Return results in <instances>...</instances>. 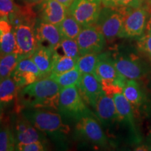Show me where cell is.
I'll list each match as a JSON object with an SVG mask.
<instances>
[{
    "mask_svg": "<svg viewBox=\"0 0 151 151\" xmlns=\"http://www.w3.org/2000/svg\"><path fill=\"white\" fill-rule=\"evenodd\" d=\"M22 57L16 52L6 55L0 58V81L10 77L17 64Z\"/></svg>",
    "mask_w": 151,
    "mask_h": 151,
    "instance_id": "obj_27",
    "label": "cell"
},
{
    "mask_svg": "<svg viewBox=\"0 0 151 151\" xmlns=\"http://www.w3.org/2000/svg\"><path fill=\"white\" fill-rule=\"evenodd\" d=\"M31 58L39 68L43 78L48 77L51 73L53 50L46 46H37Z\"/></svg>",
    "mask_w": 151,
    "mask_h": 151,
    "instance_id": "obj_21",
    "label": "cell"
},
{
    "mask_svg": "<svg viewBox=\"0 0 151 151\" xmlns=\"http://www.w3.org/2000/svg\"><path fill=\"white\" fill-rule=\"evenodd\" d=\"M20 113L37 129L59 143L65 141L70 134V127L65 123L59 112L56 113L49 109H26Z\"/></svg>",
    "mask_w": 151,
    "mask_h": 151,
    "instance_id": "obj_2",
    "label": "cell"
},
{
    "mask_svg": "<svg viewBox=\"0 0 151 151\" xmlns=\"http://www.w3.org/2000/svg\"><path fill=\"white\" fill-rule=\"evenodd\" d=\"M122 93L130 103L134 111H139L145 104V94L137 80L127 79Z\"/></svg>",
    "mask_w": 151,
    "mask_h": 151,
    "instance_id": "obj_20",
    "label": "cell"
},
{
    "mask_svg": "<svg viewBox=\"0 0 151 151\" xmlns=\"http://www.w3.org/2000/svg\"><path fill=\"white\" fill-rule=\"evenodd\" d=\"M20 88L12 77L0 81V107L2 109L11 104H16Z\"/></svg>",
    "mask_w": 151,
    "mask_h": 151,
    "instance_id": "obj_23",
    "label": "cell"
},
{
    "mask_svg": "<svg viewBox=\"0 0 151 151\" xmlns=\"http://www.w3.org/2000/svg\"><path fill=\"white\" fill-rule=\"evenodd\" d=\"M93 75L101 83L105 93L110 96L116 93H121L127 80L117 70L109 52L99 54V61Z\"/></svg>",
    "mask_w": 151,
    "mask_h": 151,
    "instance_id": "obj_3",
    "label": "cell"
},
{
    "mask_svg": "<svg viewBox=\"0 0 151 151\" xmlns=\"http://www.w3.org/2000/svg\"><path fill=\"white\" fill-rule=\"evenodd\" d=\"M16 6L14 0H0V18L9 17Z\"/></svg>",
    "mask_w": 151,
    "mask_h": 151,
    "instance_id": "obj_34",
    "label": "cell"
},
{
    "mask_svg": "<svg viewBox=\"0 0 151 151\" xmlns=\"http://www.w3.org/2000/svg\"><path fill=\"white\" fill-rule=\"evenodd\" d=\"M118 113V122L127 126L134 135L137 134L134 114L130 103L122 93H116L112 96Z\"/></svg>",
    "mask_w": 151,
    "mask_h": 151,
    "instance_id": "obj_18",
    "label": "cell"
},
{
    "mask_svg": "<svg viewBox=\"0 0 151 151\" xmlns=\"http://www.w3.org/2000/svg\"><path fill=\"white\" fill-rule=\"evenodd\" d=\"M76 87L85 102L93 109L98 98L104 92L101 83L93 74L90 73L81 75Z\"/></svg>",
    "mask_w": 151,
    "mask_h": 151,
    "instance_id": "obj_16",
    "label": "cell"
},
{
    "mask_svg": "<svg viewBox=\"0 0 151 151\" xmlns=\"http://www.w3.org/2000/svg\"><path fill=\"white\" fill-rule=\"evenodd\" d=\"M137 50L144 55L151 62V32H147L146 34L138 38L136 42Z\"/></svg>",
    "mask_w": 151,
    "mask_h": 151,
    "instance_id": "obj_31",
    "label": "cell"
},
{
    "mask_svg": "<svg viewBox=\"0 0 151 151\" xmlns=\"http://www.w3.org/2000/svg\"><path fill=\"white\" fill-rule=\"evenodd\" d=\"M58 111L64 118L78 121L86 115H92L85 104L76 86L61 88Z\"/></svg>",
    "mask_w": 151,
    "mask_h": 151,
    "instance_id": "obj_4",
    "label": "cell"
},
{
    "mask_svg": "<svg viewBox=\"0 0 151 151\" xmlns=\"http://www.w3.org/2000/svg\"><path fill=\"white\" fill-rule=\"evenodd\" d=\"M1 117H2V114H1V107H0V121H1Z\"/></svg>",
    "mask_w": 151,
    "mask_h": 151,
    "instance_id": "obj_38",
    "label": "cell"
},
{
    "mask_svg": "<svg viewBox=\"0 0 151 151\" xmlns=\"http://www.w3.org/2000/svg\"><path fill=\"white\" fill-rule=\"evenodd\" d=\"M16 141L10 120L3 119L2 116L0 121V151L16 150Z\"/></svg>",
    "mask_w": 151,
    "mask_h": 151,
    "instance_id": "obj_24",
    "label": "cell"
},
{
    "mask_svg": "<svg viewBox=\"0 0 151 151\" xmlns=\"http://www.w3.org/2000/svg\"><path fill=\"white\" fill-rule=\"evenodd\" d=\"M99 61V54L90 53L81 55L77 60L76 67L81 74L90 73L94 74V70Z\"/></svg>",
    "mask_w": 151,
    "mask_h": 151,
    "instance_id": "obj_30",
    "label": "cell"
},
{
    "mask_svg": "<svg viewBox=\"0 0 151 151\" xmlns=\"http://www.w3.org/2000/svg\"><path fill=\"white\" fill-rule=\"evenodd\" d=\"M53 52L58 55L67 56L78 60L81 55L76 39L62 38L59 44L53 50Z\"/></svg>",
    "mask_w": 151,
    "mask_h": 151,
    "instance_id": "obj_26",
    "label": "cell"
},
{
    "mask_svg": "<svg viewBox=\"0 0 151 151\" xmlns=\"http://www.w3.org/2000/svg\"><path fill=\"white\" fill-rule=\"evenodd\" d=\"M58 28L62 38L76 39L83 27L76 21V20L69 13L61 23L58 25Z\"/></svg>",
    "mask_w": 151,
    "mask_h": 151,
    "instance_id": "obj_25",
    "label": "cell"
},
{
    "mask_svg": "<svg viewBox=\"0 0 151 151\" xmlns=\"http://www.w3.org/2000/svg\"><path fill=\"white\" fill-rule=\"evenodd\" d=\"M21 1L24 4L34 6H37L38 4H40L41 1H43V0H21Z\"/></svg>",
    "mask_w": 151,
    "mask_h": 151,
    "instance_id": "obj_35",
    "label": "cell"
},
{
    "mask_svg": "<svg viewBox=\"0 0 151 151\" xmlns=\"http://www.w3.org/2000/svg\"><path fill=\"white\" fill-rule=\"evenodd\" d=\"M76 41L81 55L99 54L106 46V38L94 25L83 27Z\"/></svg>",
    "mask_w": 151,
    "mask_h": 151,
    "instance_id": "obj_10",
    "label": "cell"
},
{
    "mask_svg": "<svg viewBox=\"0 0 151 151\" xmlns=\"http://www.w3.org/2000/svg\"><path fill=\"white\" fill-rule=\"evenodd\" d=\"M144 0H101L103 6L134 8L143 6Z\"/></svg>",
    "mask_w": 151,
    "mask_h": 151,
    "instance_id": "obj_32",
    "label": "cell"
},
{
    "mask_svg": "<svg viewBox=\"0 0 151 151\" xmlns=\"http://www.w3.org/2000/svg\"><path fill=\"white\" fill-rule=\"evenodd\" d=\"M94 109L96 117L103 125L110 126L118 121L114 99L105 92L98 98Z\"/></svg>",
    "mask_w": 151,
    "mask_h": 151,
    "instance_id": "obj_17",
    "label": "cell"
},
{
    "mask_svg": "<svg viewBox=\"0 0 151 151\" xmlns=\"http://www.w3.org/2000/svg\"><path fill=\"white\" fill-rule=\"evenodd\" d=\"M127 8L106 7L101 8L95 26L104 36L106 39L111 41L118 37Z\"/></svg>",
    "mask_w": 151,
    "mask_h": 151,
    "instance_id": "obj_5",
    "label": "cell"
},
{
    "mask_svg": "<svg viewBox=\"0 0 151 151\" xmlns=\"http://www.w3.org/2000/svg\"><path fill=\"white\" fill-rule=\"evenodd\" d=\"M46 146L43 141H34L30 143H20L16 144V150L18 151H44Z\"/></svg>",
    "mask_w": 151,
    "mask_h": 151,
    "instance_id": "obj_33",
    "label": "cell"
},
{
    "mask_svg": "<svg viewBox=\"0 0 151 151\" xmlns=\"http://www.w3.org/2000/svg\"><path fill=\"white\" fill-rule=\"evenodd\" d=\"M74 132L77 139L94 146L104 148L109 144L108 139L94 114L86 115L76 121Z\"/></svg>",
    "mask_w": 151,
    "mask_h": 151,
    "instance_id": "obj_6",
    "label": "cell"
},
{
    "mask_svg": "<svg viewBox=\"0 0 151 151\" xmlns=\"http://www.w3.org/2000/svg\"><path fill=\"white\" fill-rule=\"evenodd\" d=\"M35 26L30 24H21L14 27L17 44L16 52L24 58L31 57L37 48Z\"/></svg>",
    "mask_w": 151,
    "mask_h": 151,
    "instance_id": "obj_13",
    "label": "cell"
},
{
    "mask_svg": "<svg viewBox=\"0 0 151 151\" xmlns=\"http://www.w3.org/2000/svg\"><path fill=\"white\" fill-rule=\"evenodd\" d=\"M11 76L16 81L20 89L43 78L31 57L22 58L17 64Z\"/></svg>",
    "mask_w": 151,
    "mask_h": 151,
    "instance_id": "obj_12",
    "label": "cell"
},
{
    "mask_svg": "<svg viewBox=\"0 0 151 151\" xmlns=\"http://www.w3.org/2000/svg\"><path fill=\"white\" fill-rule=\"evenodd\" d=\"M109 55L117 70L125 78L139 80L146 74L145 65L137 55L122 52H109Z\"/></svg>",
    "mask_w": 151,
    "mask_h": 151,
    "instance_id": "obj_8",
    "label": "cell"
},
{
    "mask_svg": "<svg viewBox=\"0 0 151 151\" xmlns=\"http://www.w3.org/2000/svg\"><path fill=\"white\" fill-rule=\"evenodd\" d=\"M148 12L141 6L127 8L119 38L138 39L144 34L148 19Z\"/></svg>",
    "mask_w": 151,
    "mask_h": 151,
    "instance_id": "obj_7",
    "label": "cell"
},
{
    "mask_svg": "<svg viewBox=\"0 0 151 151\" xmlns=\"http://www.w3.org/2000/svg\"><path fill=\"white\" fill-rule=\"evenodd\" d=\"M12 128L16 144L20 143H30L43 141L45 138L33 124L21 113H16L12 120Z\"/></svg>",
    "mask_w": 151,
    "mask_h": 151,
    "instance_id": "obj_11",
    "label": "cell"
},
{
    "mask_svg": "<svg viewBox=\"0 0 151 151\" xmlns=\"http://www.w3.org/2000/svg\"><path fill=\"white\" fill-rule=\"evenodd\" d=\"M56 1H58V2L61 3L62 4L65 6L67 8L69 9V6L72 4V3L73 2V1H74V0H56Z\"/></svg>",
    "mask_w": 151,
    "mask_h": 151,
    "instance_id": "obj_36",
    "label": "cell"
},
{
    "mask_svg": "<svg viewBox=\"0 0 151 151\" xmlns=\"http://www.w3.org/2000/svg\"><path fill=\"white\" fill-rule=\"evenodd\" d=\"M16 51L17 44L14 28L8 17L0 18V58Z\"/></svg>",
    "mask_w": 151,
    "mask_h": 151,
    "instance_id": "obj_19",
    "label": "cell"
},
{
    "mask_svg": "<svg viewBox=\"0 0 151 151\" xmlns=\"http://www.w3.org/2000/svg\"><path fill=\"white\" fill-rule=\"evenodd\" d=\"M77 59L70 57L58 55L53 52V61L50 75H58L70 71L76 67Z\"/></svg>",
    "mask_w": 151,
    "mask_h": 151,
    "instance_id": "obj_28",
    "label": "cell"
},
{
    "mask_svg": "<svg viewBox=\"0 0 151 151\" xmlns=\"http://www.w3.org/2000/svg\"><path fill=\"white\" fill-rule=\"evenodd\" d=\"M61 87L54 80L45 77L19 90L15 112L26 109L58 111Z\"/></svg>",
    "mask_w": 151,
    "mask_h": 151,
    "instance_id": "obj_1",
    "label": "cell"
},
{
    "mask_svg": "<svg viewBox=\"0 0 151 151\" xmlns=\"http://www.w3.org/2000/svg\"><path fill=\"white\" fill-rule=\"evenodd\" d=\"M38 6V18L57 26L68 14V8L56 0H43Z\"/></svg>",
    "mask_w": 151,
    "mask_h": 151,
    "instance_id": "obj_14",
    "label": "cell"
},
{
    "mask_svg": "<svg viewBox=\"0 0 151 151\" xmlns=\"http://www.w3.org/2000/svg\"><path fill=\"white\" fill-rule=\"evenodd\" d=\"M32 7V6L27 4L24 6L17 5L14 11L8 17L13 27H15L21 24H30L35 25L38 16Z\"/></svg>",
    "mask_w": 151,
    "mask_h": 151,
    "instance_id": "obj_22",
    "label": "cell"
},
{
    "mask_svg": "<svg viewBox=\"0 0 151 151\" xmlns=\"http://www.w3.org/2000/svg\"><path fill=\"white\" fill-rule=\"evenodd\" d=\"M146 30L147 32H151V16L148 19V22L146 24Z\"/></svg>",
    "mask_w": 151,
    "mask_h": 151,
    "instance_id": "obj_37",
    "label": "cell"
},
{
    "mask_svg": "<svg viewBox=\"0 0 151 151\" xmlns=\"http://www.w3.org/2000/svg\"><path fill=\"white\" fill-rule=\"evenodd\" d=\"M81 73L76 67L70 71L58 75H50L49 78L54 80L61 88L71 86H76L81 77Z\"/></svg>",
    "mask_w": 151,
    "mask_h": 151,
    "instance_id": "obj_29",
    "label": "cell"
},
{
    "mask_svg": "<svg viewBox=\"0 0 151 151\" xmlns=\"http://www.w3.org/2000/svg\"><path fill=\"white\" fill-rule=\"evenodd\" d=\"M101 0H74L69 13L83 27L94 25L101 10Z\"/></svg>",
    "mask_w": 151,
    "mask_h": 151,
    "instance_id": "obj_9",
    "label": "cell"
},
{
    "mask_svg": "<svg viewBox=\"0 0 151 151\" xmlns=\"http://www.w3.org/2000/svg\"><path fill=\"white\" fill-rule=\"evenodd\" d=\"M35 32L38 46H46L52 50H54L62 39L58 26L43 22L39 18L36 22Z\"/></svg>",
    "mask_w": 151,
    "mask_h": 151,
    "instance_id": "obj_15",
    "label": "cell"
}]
</instances>
